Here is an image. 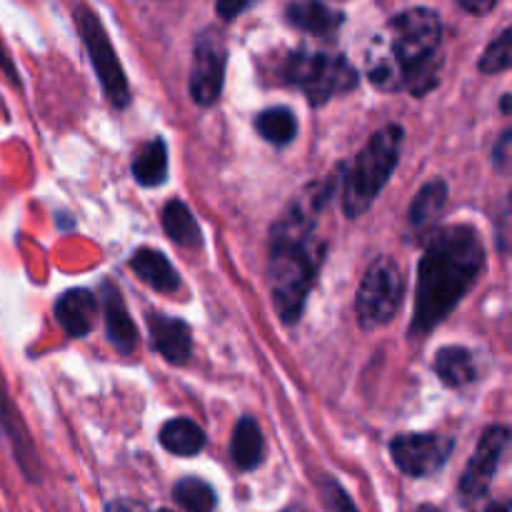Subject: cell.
Masks as SVG:
<instances>
[{
	"instance_id": "5bb4252c",
	"label": "cell",
	"mask_w": 512,
	"mask_h": 512,
	"mask_svg": "<svg viewBox=\"0 0 512 512\" xmlns=\"http://www.w3.org/2000/svg\"><path fill=\"white\" fill-rule=\"evenodd\" d=\"M130 268L145 285H150L158 293L173 295L180 288L178 270L173 268V263L160 250L138 248L130 255Z\"/></svg>"
},
{
	"instance_id": "6da1fadb",
	"label": "cell",
	"mask_w": 512,
	"mask_h": 512,
	"mask_svg": "<svg viewBox=\"0 0 512 512\" xmlns=\"http://www.w3.org/2000/svg\"><path fill=\"white\" fill-rule=\"evenodd\" d=\"M340 173L343 165H338L328 180L308 185L295 195L270 228V300L285 325L298 323L318 278L325 255V243L318 238V218L338 188Z\"/></svg>"
},
{
	"instance_id": "44dd1931",
	"label": "cell",
	"mask_w": 512,
	"mask_h": 512,
	"mask_svg": "<svg viewBox=\"0 0 512 512\" xmlns=\"http://www.w3.org/2000/svg\"><path fill=\"white\" fill-rule=\"evenodd\" d=\"M163 230L173 243L183 245V248H193V245L203 243V233H200V225L195 220V215L190 213L188 205L183 200H168L163 208Z\"/></svg>"
},
{
	"instance_id": "484cf974",
	"label": "cell",
	"mask_w": 512,
	"mask_h": 512,
	"mask_svg": "<svg viewBox=\"0 0 512 512\" xmlns=\"http://www.w3.org/2000/svg\"><path fill=\"white\" fill-rule=\"evenodd\" d=\"M255 3H258V0H218V3H215V8H218L220 18L233 20V18H238L243 10H248L250 5H255Z\"/></svg>"
},
{
	"instance_id": "7a4b0ae2",
	"label": "cell",
	"mask_w": 512,
	"mask_h": 512,
	"mask_svg": "<svg viewBox=\"0 0 512 512\" xmlns=\"http://www.w3.org/2000/svg\"><path fill=\"white\" fill-rule=\"evenodd\" d=\"M485 270V245L478 228L448 225L433 233L418 263L410 338H425L453 315Z\"/></svg>"
},
{
	"instance_id": "8992f818",
	"label": "cell",
	"mask_w": 512,
	"mask_h": 512,
	"mask_svg": "<svg viewBox=\"0 0 512 512\" xmlns=\"http://www.w3.org/2000/svg\"><path fill=\"white\" fill-rule=\"evenodd\" d=\"M283 73L288 83L303 90L310 105H325L358 85V70L343 55L298 50L288 58Z\"/></svg>"
},
{
	"instance_id": "3957f363",
	"label": "cell",
	"mask_w": 512,
	"mask_h": 512,
	"mask_svg": "<svg viewBox=\"0 0 512 512\" xmlns=\"http://www.w3.org/2000/svg\"><path fill=\"white\" fill-rule=\"evenodd\" d=\"M443 23L430 8H410L395 15L383 38L368 55V78L375 88L405 90L423 98L440 85L443 70Z\"/></svg>"
},
{
	"instance_id": "7c38bea8",
	"label": "cell",
	"mask_w": 512,
	"mask_h": 512,
	"mask_svg": "<svg viewBox=\"0 0 512 512\" xmlns=\"http://www.w3.org/2000/svg\"><path fill=\"white\" fill-rule=\"evenodd\" d=\"M55 320L68 338H85L93 330L98 315V298L85 288L65 290L55 300Z\"/></svg>"
},
{
	"instance_id": "8fae6325",
	"label": "cell",
	"mask_w": 512,
	"mask_h": 512,
	"mask_svg": "<svg viewBox=\"0 0 512 512\" xmlns=\"http://www.w3.org/2000/svg\"><path fill=\"white\" fill-rule=\"evenodd\" d=\"M148 330H150V345L155 353L170 365H185L190 353H193V333H190L188 323L178 318H168V315L148 313Z\"/></svg>"
},
{
	"instance_id": "1f68e13d",
	"label": "cell",
	"mask_w": 512,
	"mask_h": 512,
	"mask_svg": "<svg viewBox=\"0 0 512 512\" xmlns=\"http://www.w3.org/2000/svg\"><path fill=\"white\" fill-rule=\"evenodd\" d=\"M500 108H503L505 115H510V93L503 95V100H500Z\"/></svg>"
},
{
	"instance_id": "52a82bcc",
	"label": "cell",
	"mask_w": 512,
	"mask_h": 512,
	"mask_svg": "<svg viewBox=\"0 0 512 512\" xmlns=\"http://www.w3.org/2000/svg\"><path fill=\"white\" fill-rule=\"evenodd\" d=\"M75 20H78L80 38H83L85 50H88L90 65H93L95 75H98V83L103 88L105 98L110 100V105L115 108H128L130 105V85L125 78V70L120 65L118 53H115L113 43L108 38V30L100 23L98 13L90 10L88 5H78L75 8Z\"/></svg>"
},
{
	"instance_id": "d6986e66",
	"label": "cell",
	"mask_w": 512,
	"mask_h": 512,
	"mask_svg": "<svg viewBox=\"0 0 512 512\" xmlns=\"http://www.w3.org/2000/svg\"><path fill=\"white\" fill-rule=\"evenodd\" d=\"M130 170H133L135 183L143 185V188L163 185L168 180V145H165V140L153 138L145 145H140Z\"/></svg>"
},
{
	"instance_id": "836d02e7",
	"label": "cell",
	"mask_w": 512,
	"mask_h": 512,
	"mask_svg": "<svg viewBox=\"0 0 512 512\" xmlns=\"http://www.w3.org/2000/svg\"><path fill=\"white\" fill-rule=\"evenodd\" d=\"M283 512H303V510H300V508H285Z\"/></svg>"
},
{
	"instance_id": "4fadbf2b",
	"label": "cell",
	"mask_w": 512,
	"mask_h": 512,
	"mask_svg": "<svg viewBox=\"0 0 512 512\" xmlns=\"http://www.w3.org/2000/svg\"><path fill=\"white\" fill-rule=\"evenodd\" d=\"M103 320L108 343L118 350L120 355H133L138 350V328L128 315L118 288L110 283L103 285Z\"/></svg>"
},
{
	"instance_id": "f1b7e54d",
	"label": "cell",
	"mask_w": 512,
	"mask_h": 512,
	"mask_svg": "<svg viewBox=\"0 0 512 512\" xmlns=\"http://www.w3.org/2000/svg\"><path fill=\"white\" fill-rule=\"evenodd\" d=\"M105 512H148V510H145L140 503H135V500H113V503H108Z\"/></svg>"
},
{
	"instance_id": "ffe728a7",
	"label": "cell",
	"mask_w": 512,
	"mask_h": 512,
	"mask_svg": "<svg viewBox=\"0 0 512 512\" xmlns=\"http://www.w3.org/2000/svg\"><path fill=\"white\" fill-rule=\"evenodd\" d=\"M160 445L168 450L170 455L178 458H193L205 448V430L190 418H173L160 428L158 435Z\"/></svg>"
},
{
	"instance_id": "30bf717a",
	"label": "cell",
	"mask_w": 512,
	"mask_h": 512,
	"mask_svg": "<svg viewBox=\"0 0 512 512\" xmlns=\"http://www.w3.org/2000/svg\"><path fill=\"white\" fill-rule=\"evenodd\" d=\"M228 48L218 30H203L193 45V68H190V98L200 108H210L220 100L225 85Z\"/></svg>"
},
{
	"instance_id": "4dcf8cb0",
	"label": "cell",
	"mask_w": 512,
	"mask_h": 512,
	"mask_svg": "<svg viewBox=\"0 0 512 512\" xmlns=\"http://www.w3.org/2000/svg\"><path fill=\"white\" fill-rule=\"evenodd\" d=\"M415 512H445L443 508H440V505H433V503H423V505H418V510Z\"/></svg>"
},
{
	"instance_id": "d6a6232c",
	"label": "cell",
	"mask_w": 512,
	"mask_h": 512,
	"mask_svg": "<svg viewBox=\"0 0 512 512\" xmlns=\"http://www.w3.org/2000/svg\"><path fill=\"white\" fill-rule=\"evenodd\" d=\"M148 512H175V510H170V508H158V510H148Z\"/></svg>"
},
{
	"instance_id": "5b68a950",
	"label": "cell",
	"mask_w": 512,
	"mask_h": 512,
	"mask_svg": "<svg viewBox=\"0 0 512 512\" xmlns=\"http://www.w3.org/2000/svg\"><path fill=\"white\" fill-rule=\"evenodd\" d=\"M405 298V275L393 255H380L365 270L355 295V318L365 333L385 328Z\"/></svg>"
},
{
	"instance_id": "e0dca14e",
	"label": "cell",
	"mask_w": 512,
	"mask_h": 512,
	"mask_svg": "<svg viewBox=\"0 0 512 512\" xmlns=\"http://www.w3.org/2000/svg\"><path fill=\"white\" fill-rule=\"evenodd\" d=\"M433 370L448 388H465L478 378V360L473 350L463 345H448L440 348L433 360Z\"/></svg>"
},
{
	"instance_id": "4316f807",
	"label": "cell",
	"mask_w": 512,
	"mask_h": 512,
	"mask_svg": "<svg viewBox=\"0 0 512 512\" xmlns=\"http://www.w3.org/2000/svg\"><path fill=\"white\" fill-rule=\"evenodd\" d=\"M458 5L473 15H485L498 5V0H458Z\"/></svg>"
},
{
	"instance_id": "ba28073f",
	"label": "cell",
	"mask_w": 512,
	"mask_h": 512,
	"mask_svg": "<svg viewBox=\"0 0 512 512\" xmlns=\"http://www.w3.org/2000/svg\"><path fill=\"white\" fill-rule=\"evenodd\" d=\"M510 443V428L508 425H490L485 428V433L480 435L478 448H475L473 458L465 465L463 475H460L458 495L460 503L465 508L480 503V500L488 495L490 485H493L495 475H498L500 463H503V455L508 450Z\"/></svg>"
},
{
	"instance_id": "d4e9b609",
	"label": "cell",
	"mask_w": 512,
	"mask_h": 512,
	"mask_svg": "<svg viewBox=\"0 0 512 512\" xmlns=\"http://www.w3.org/2000/svg\"><path fill=\"white\" fill-rule=\"evenodd\" d=\"M320 500H323L328 512H360L355 500L348 495V490L330 475L320 480Z\"/></svg>"
},
{
	"instance_id": "9a60e30c",
	"label": "cell",
	"mask_w": 512,
	"mask_h": 512,
	"mask_svg": "<svg viewBox=\"0 0 512 512\" xmlns=\"http://www.w3.org/2000/svg\"><path fill=\"white\" fill-rule=\"evenodd\" d=\"M230 458H233L235 468L250 473L258 470L265 460V438L260 430L258 420L253 415H243L235 423L233 440H230Z\"/></svg>"
},
{
	"instance_id": "603a6c76",
	"label": "cell",
	"mask_w": 512,
	"mask_h": 512,
	"mask_svg": "<svg viewBox=\"0 0 512 512\" xmlns=\"http://www.w3.org/2000/svg\"><path fill=\"white\" fill-rule=\"evenodd\" d=\"M173 500L185 512H215L218 508V493L213 485L203 478H180L173 485Z\"/></svg>"
},
{
	"instance_id": "ac0fdd59",
	"label": "cell",
	"mask_w": 512,
	"mask_h": 512,
	"mask_svg": "<svg viewBox=\"0 0 512 512\" xmlns=\"http://www.w3.org/2000/svg\"><path fill=\"white\" fill-rule=\"evenodd\" d=\"M285 18L290 25H295L298 30L313 35H330L340 28L343 23V13L338 10H330L328 5L320 3V0H295L285 10Z\"/></svg>"
},
{
	"instance_id": "f546056e",
	"label": "cell",
	"mask_w": 512,
	"mask_h": 512,
	"mask_svg": "<svg viewBox=\"0 0 512 512\" xmlns=\"http://www.w3.org/2000/svg\"><path fill=\"white\" fill-rule=\"evenodd\" d=\"M508 145H510V130H505V133L500 135L498 145L493 148V160L498 165H503L505 160H508Z\"/></svg>"
},
{
	"instance_id": "7402d4cb",
	"label": "cell",
	"mask_w": 512,
	"mask_h": 512,
	"mask_svg": "<svg viewBox=\"0 0 512 512\" xmlns=\"http://www.w3.org/2000/svg\"><path fill=\"white\" fill-rule=\"evenodd\" d=\"M255 130L265 143L283 148V145L293 143L295 135H298V118L285 105H275V108L260 110L258 118H255Z\"/></svg>"
},
{
	"instance_id": "2e32d148",
	"label": "cell",
	"mask_w": 512,
	"mask_h": 512,
	"mask_svg": "<svg viewBox=\"0 0 512 512\" xmlns=\"http://www.w3.org/2000/svg\"><path fill=\"white\" fill-rule=\"evenodd\" d=\"M448 203V183L430 180L418 190L408 210V225L415 235H428Z\"/></svg>"
},
{
	"instance_id": "9c48e42d",
	"label": "cell",
	"mask_w": 512,
	"mask_h": 512,
	"mask_svg": "<svg viewBox=\"0 0 512 512\" xmlns=\"http://www.w3.org/2000/svg\"><path fill=\"white\" fill-rule=\"evenodd\" d=\"M455 450V440L438 433H403L390 440V458L408 478H430L440 473Z\"/></svg>"
},
{
	"instance_id": "83f0119b",
	"label": "cell",
	"mask_w": 512,
	"mask_h": 512,
	"mask_svg": "<svg viewBox=\"0 0 512 512\" xmlns=\"http://www.w3.org/2000/svg\"><path fill=\"white\" fill-rule=\"evenodd\" d=\"M0 70H3L5 78H8L10 83L18 85V70H15V65H13V60H10V55L5 53L3 43H0Z\"/></svg>"
},
{
	"instance_id": "277c9868",
	"label": "cell",
	"mask_w": 512,
	"mask_h": 512,
	"mask_svg": "<svg viewBox=\"0 0 512 512\" xmlns=\"http://www.w3.org/2000/svg\"><path fill=\"white\" fill-rule=\"evenodd\" d=\"M405 130L403 125L390 123L380 128L368 138L353 163L345 170L343 165V213L345 218L355 220L370 210V205L378 200L388 180L393 178L398 168L400 150H403Z\"/></svg>"
},
{
	"instance_id": "cb8c5ba5",
	"label": "cell",
	"mask_w": 512,
	"mask_h": 512,
	"mask_svg": "<svg viewBox=\"0 0 512 512\" xmlns=\"http://www.w3.org/2000/svg\"><path fill=\"white\" fill-rule=\"evenodd\" d=\"M510 40H512L510 28H503L498 38L485 48V53L480 55V70H483L485 75H498L510 68V55H512Z\"/></svg>"
}]
</instances>
